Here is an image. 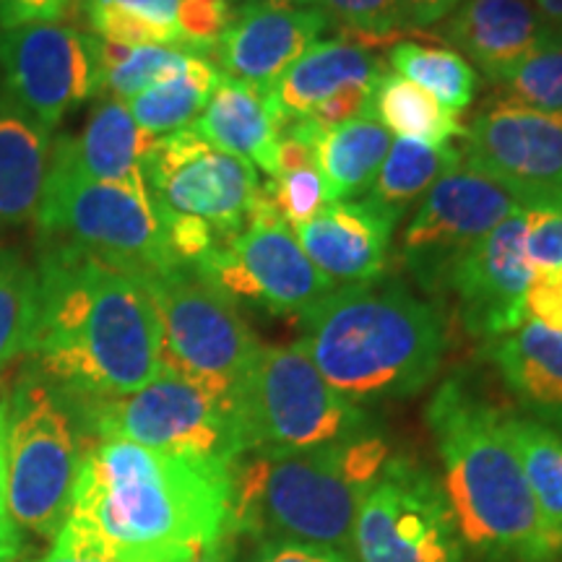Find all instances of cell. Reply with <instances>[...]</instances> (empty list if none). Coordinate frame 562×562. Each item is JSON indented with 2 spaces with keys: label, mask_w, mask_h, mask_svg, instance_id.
<instances>
[{
  "label": "cell",
  "mask_w": 562,
  "mask_h": 562,
  "mask_svg": "<svg viewBox=\"0 0 562 562\" xmlns=\"http://www.w3.org/2000/svg\"><path fill=\"white\" fill-rule=\"evenodd\" d=\"M229 472L232 463L94 440L81 451L53 547L123 562H188L232 533Z\"/></svg>",
  "instance_id": "6da1fadb"
},
{
  "label": "cell",
  "mask_w": 562,
  "mask_h": 562,
  "mask_svg": "<svg viewBox=\"0 0 562 562\" xmlns=\"http://www.w3.org/2000/svg\"><path fill=\"white\" fill-rule=\"evenodd\" d=\"M30 355L68 398H112L159 375V318L149 279L74 245L47 240Z\"/></svg>",
  "instance_id": "7a4b0ae2"
},
{
  "label": "cell",
  "mask_w": 562,
  "mask_h": 562,
  "mask_svg": "<svg viewBox=\"0 0 562 562\" xmlns=\"http://www.w3.org/2000/svg\"><path fill=\"white\" fill-rule=\"evenodd\" d=\"M427 425L461 542L487 562L558 560L562 537L533 501L505 432V414L461 381H446L427 404Z\"/></svg>",
  "instance_id": "3957f363"
},
{
  "label": "cell",
  "mask_w": 562,
  "mask_h": 562,
  "mask_svg": "<svg viewBox=\"0 0 562 562\" xmlns=\"http://www.w3.org/2000/svg\"><path fill=\"white\" fill-rule=\"evenodd\" d=\"M300 321L302 349L341 396L360 406L419 393L446 355L440 307L396 279L336 286Z\"/></svg>",
  "instance_id": "277c9868"
},
{
  "label": "cell",
  "mask_w": 562,
  "mask_h": 562,
  "mask_svg": "<svg viewBox=\"0 0 562 562\" xmlns=\"http://www.w3.org/2000/svg\"><path fill=\"white\" fill-rule=\"evenodd\" d=\"M391 456L378 432L311 451L243 453L229 472L232 537L331 547L351 558L357 513Z\"/></svg>",
  "instance_id": "5b68a950"
},
{
  "label": "cell",
  "mask_w": 562,
  "mask_h": 562,
  "mask_svg": "<svg viewBox=\"0 0 562 562\" xmlns=\"http://www.w3.org/2000/svg\"><path fill=\"white\" fill-rule=\"evenodd\" d=\"M144 180L167 243L188 269L248 227L261 191L250 161L216 149L193 128L154 140Z\"/></svg>",
  "instance_id": "8992f818"
},
{
  "label": "cell",
  "mask_w": 562,
  "mask_h": 562,
  "mask_svg": "<svg viewBox=\"0 0 562 562\" xmlns=\"http://www.w3.org/2000/svg\"><path fill=\"white\" fill-rule=\"evenodd\" d=\"M235 414L245 453L311 451L375 432L370 414L321 375L300 341L261 344Z\"/></svg>",
  "instance_id": "52a82bcc"
},
{
  "label": "cell",
  "mask_w": 562,
  "mask_h": 562,
  "mask_svg": "<svg viewBox=\"0 0 562 562\" xmlns=\"http://www.w3.org/2000/svg\"><path fill=\"white\" fill-rule=\"evenodd\" d=\"M70 417L94 440H128L154 451L235 463L245 453L235 409L170 370L112 398H68Z\"/></svg>",
  "instance_id": "ba28073f"
},
{
  "label": "cell",
  "mask_w": 562,
  "mask_h": 562,
  "mask_svg": "<svg viewBox=\"0 0 562 562\" xmlns=\"http://www.w3.org/2000/svg\"><path fill=\"white\" fill-rule=\"evenodd\" d=\"M76 422L42 375H30L5 402V487L19 529L55 539L68 518L81 461Z\"/></svg>",
  "instance_id": "9c48e42d"
},
{
  "label": "cell",
  "mask_w": 562,
  "mask_h": 562,
  "mask_svg": "<svg viewBox=\"0 0 562 562\" xmlns=\"http://www.w3.org/2000/svg\"><path fill=\"white\" fill-rule=\"evenodd\" d=\"M149 290L159 318L161 370L201 385L235 409L261 349L235 302L193 269L149 279Z\"/></svg>",
  "instance_id": "30bf717a"
},
{
  "label": "cell",
  "mask_w": 562,
  "mask_h": 562,
  "mask_svg": "<svg viewBox=\"0 0 562 562\" xmlns=\"http://www.w3.org/2000/svg\"><path fill=\"white\" fill-rule=\"evenodd\" d=\"M34 222L47 240L74 245L146 279L188 269L167 243L149 195L128 188L83 180L47 165L45 193Z\"/></svg>",
  "instance_id": "8fae6325"
},
{
  "label": "cell",
  "mask_w": 562,
  "mask_h": 562,
  "mask_svg": "<svg viewBox=\"0 0 562 562\" xmlns=\"http://www.w3.org/2000/svg\"><path fill=\"white\" fill-rule=\"evenodd\" d=\"M193 271L235 305L248 302L281 318H302L336 290L300 248L294 229L261 201V191L248 227L201 258Z\"/></svg>",
  "instance_id": "7c38bea8"
},
{
  "label": "cell",
  "mask_w": 562,
  "mask_h": 562,
  "mask_svg": "<svg viewBox=\"0 0 562 562\" xmlns=\"http://www.w3.org/2000/svg\"><path fill=\"white\" fill-rule=\"evenodd\" d=\"M355 562H461V537L442 487L425 467L391 456L351 531Z\"/></svg>",
  "instance_id": "4fadbf2b"
},
{
  "label": "cell",
  "mask_w": 562,
  "mask_h": 562,
  "mask_svg": "<svg viewBox=\"0 0 562 562\" xmlns=\"http://www.w3.org/2000/svg\"><path fill=\"white\" fill-rule=\"evenodd\" d=\"M461 161L524 211H562V117L497 102L469 125Z\"/></svg>",
  "instance_id": "5bb4252c"
},
{
  "label": "cell",
  "mask_w": 562,
  "mask_h": 562,
  "mask_svg": "<svg viewBox=\"0 0 562 562\" xmlns=\"http://www.w3.org/2000/svg\"><path fill=\"white\" fill-rule=\"evenodd\" d=\"M521 209L480 172L456 170L435 182L402 237V261L432 297L446 294L451 271L497 224Z\"/></svg>",
  "instance_id": "9a60e30c"
},
{
  "label": "cell",
  "mask_w": 562,
  "mask_h": 562,
  "mask_svg": "<svg viewBox=\"0 0 562 562\" xmlns=\"http://www.w3.org/2000/svg\"><path fill=\"white\" fill-rule=\"evenodd\" d=\"M0 68L11 100L47 133L94 97L89 37L58 21L0 32Z\"/></svg>",
  "instance_id": "2e32d148"
},
{
  "label": "cell",
  "mask_w": 562,
  "mask_h": 562,
  "mask_svg": "<svg viewBox=\"0 0 562 562\" xmlns=\"http://www.w3.org/2000/svg\"><path fill=\"white\" fill-rule=\"evenodd\" d=\"M529 211L518 209L474 245L451 271L446 294H456L463 326L484 341L513 331L526 318L533 266L526 258Z\"/></svg>",
  "instance_id": "e0dca14e"
},
{
  "label": "cell",
  "mask_w": 562,
  "mask_h": 562,
  "mask_svg": "<svg viewBox=\"0 0 562 562\" xmlns=\"http://www.w3.org/2000/svg\"><path fill=\"white\" fill-rule=\"evenodd\" d=\"M328 26L331 19L313 5L248 0L235 11L211 58H216V68L229 79L266 89L313 42H318Z\"/></svg>",
  "instance_id": "ac0fdd59"
},
{
  "label": "cell",
  "mask_w": 562,
  "mask_h": 562,
  "mask_svg": "<svg viewBox=\"0 0 562 562\" xmlns=\"http://www.w3.org/2000/svg\"><path fill=\"white\" fill-rule=\"evenodd\" d=\"M393 227L396 222L370 201H336L294 229V237L323 277L347 286L383 277Z\"/></svg>",
  "instance_id": "d6986e66"
},
{
  "label": "cell",
  "mask_w": 562,
  "mask_h": 562,
  "mask_svg": "<svg viewBox=\"0 0 562 562\" xmlns=\"http://www.w3.org/2000/svg\"><path fill=\"white\" fill-rule=\"evenodd\" d=\"M154 136L140 131L128 104L102 97L87 125L76 138L63 136L50 146V167L76 178L110 182L149 195L144 180V161L151 151Z\"/></svg>",
  "instance_id": "ffe728a7"
},
{
  "label": "cell",
  "mask_w": 562,
  "mask_h": 562,
  "mask_svg": "<svg viewBox=\"0 0 562 562\" xmlns=\"http://www.w3.org/2000/svg\"><path fill=\"white\" fill-rule=\"evenodd\" d=\"M385 74L375 47L339 34L318 40L281 70L279 79L266 87L279 123L307 117L311 112L349 87H375Z\"/></svg>",
  "instance_id": "44dd1931"
},
{
  "label": "cell",
  "mask_w": 562,
  "mask_h": 562,
  "mask_svg": "<svg viewBox=\"0 0 562 562\" xmlns=\"http://www.w3.org/2000/svg\"><path fill=\"white\" fill-rule=\"evenodd\" d=\"M440 37L469 55L495 83L552 34L539 19L533 0H463L451 16L442 19Z\"/></svg>",
  "instance_id": "7402d4cb"
},
{
  "label": "cell",
  "mask_w": 562,
  "mask_h": 562,
  "mask_svg": "<svg viewBox=\"0 0 562 562\" xmlns=\"http://www.w3.org/2000/svg\"><path fill=\"white\" fill-rule=\"evenodd\" d=\"M487 357L533 419L562 430V334L537 321L487 341Z\"/></svg>",
  "instance_id": "603a6c76"
},
{
  "label": "cell",
  "mask_w": 562,
  "mask_h": 562,
  "mask_svg": "<svg viewBox=\"0 0 562 562\" xmlns=\"http://www.w3.org/2000/svg\"><path fill=\"white\" fill-rule=\"evenodd\" d=\"M191 128L216 149L235 154L252 167L277 178L279 117L263 87L229 79L222 74L206 108Z\"/></svg>",
  "instance_id": "cb8c5ba5"
},
{
  "label": "cell",
  "mask_w": 562,
  "mask_h": 562,
  "mask_svg": "<svg viewBox=\"0 0 562 562\" xmlns=\"http://www.w3.org/2000/svg\"><path fill=\"white\" fill-rule=\"evenodd\" d=\"M50 136L11 97L0 100V224L37 220L50 165Z\"/></svg>",
  "instance_id": "d4e9b609"
},
{
  "label": "cell",
  "mask_w": 562,
  "mask_h": 562,
  "mask_svg": "<svg viewBox=\"0 0 562 562\" xmlns=\"http://www.w3.org/2000/svg\"><path fill=\"white\" fill-rule=\"evenodd\" d=\"M315 165L326 180L328 201H351L370 191L391 149V133L372 115L323 128L313 136Z\"/></svg>",
  "instance_id": "484cf974"
},
{
  "label": "cell",
  "mask_w": 562,
  "mask_h": 562,
  "mask_svg": "<svg viewBox=\"0 0 562 562\" xmlns=\"http://www.w3.org/2000/svg\"><path fill=\"white\" fill-rule=\"evenodd\" d=\"M461 149L453 144L430 146L422 140L396 138L385 154L370 191L362 195L391 222H398L414 201L425 199L435 182L461 170Z\"/></svg>",
  "instance_id": "4316f807"
},
{
  "label": "cell",
  "mask_w": 562,
  "mask_h": 562,
  "mask_svg": "<svg viewBox=\"0 0 562 562\" xmlns=\"http://www.w3.org/2000/svg\"><path fill=\"white\" fill-rule=\"evenodd\" d=\"M222 81V70L206 55L193 53L188 66L172 79L157 87L140 91L128 104L133 121L140 131L154 138L170 136L175 131L191 128V123L206 108L216 83Z\"/></svg>",
  "instance_id": "83f0119b"
},
{
  "label": "cell",
  "mask_w": 562,
  "mask_h": 562,
  "mask_svg": "<svg viewBox=\"0 0 562 562\" xmlns=\"http://www.w3.org/2000/svg\"><path fill=\"white\" fill-rule=\"evenodd\" d=\"M91 66H94V97L131 102L140 91L178 76L191 60L182 47H123L89 34Z\"/></svg>",
  "instance_id": "f1b7e54d"
},
{
  "label": "cell",
  "mask_w": 562,
  "mask_h": 562,
  "mask_svg": "<svg viewBox=\"0 0 562 562\" xmlns=\"http://www.w3.org/2000/svg\"><path fill=\"white\" fill-rule=\"evenodd\" d=\"M370 115L398 138L422 140L430 146H446L467 133L456 121L459 115L448 112L432 94L393 70H385L372 89Z\"/></svg>",
  "instance_id": "f546056e"
},
{
  "label": "cell",
  "mask_w": 562,
  "mask_h": 562,
  "mask_svg": "<svg viewBox=\"0 0 562 562\" xmlns=\"http://www.w3.org/2000/svg\"><path fill=\"white\" fill-rule=\"evenodd\" d=\"M513 451L550 529L562 537V432L533 417L505 414Z\"/></svg>",
  "instance_id": "4dcf8cb0"
},
{
  "label": "cell",
  "mask_w": 562,
  "mask_h": 562,
  "mask_svg": "<svg viewBox=\"0 0 562 562\" xmlns=\"http://www.w3.org/2000/svg\"><path fill=\"white\" fill-rule=\"evenodd\" d=\"M389 66L432 94L442 108L459 115L474 102L480 76L472 63L448 47H430L419 42H396L389 47Z\"/></svg>",
  "instance_id": "1f68e13d"
},
{
  "label": "cell",
  "mask_w": 562,
  "mask_h": 562,
  "mask_svg": "<svg viewBox=\"0 0 562 562\" xmlns=\"http://www.w3.org/2000/svg\"><path fill=\"white\" fill-rule=\"evenodd\" d=\"M40 318V279L16 252L0 248V368L30 355Z\"/></svg>",
  "instance_id": "d6a6232c"
},
{
  "label": "cell",
  "mask_w": 562,
  "mask_h": 562,
  "mask_svg": "<svg viewBox=\"0 0 562 562\" xmlns=\"http://www.w3.org/2000/svg\"><path fill=\"white\" fill-rule=\"evenodd\" d=\"M495 87L503 91L501 102L562 117V42L547 37L505 70Z\"/></svg>",
  "instance_id": "836d02e7"
},
{
  "label": "cell",
  "mask_w": 562,
  "mask_h": 562,
  "mask_svg": "<svg viewBox=\"0 0 562 562\" xmlns=\"http://www.w3.org/2000/svg\"><path fill=\"white\" fill-rule=\"evenodd\" d=\"M315 9H321L331 19V24L341 26V34L364 42V45L381 50L383 45H396L398 37H409L404 26L398 0H315Z\"/></svg>",
  "instance_id": "e575fe53"
},
{
  "label": "cell",
  "mask_w": 562,
  "mask_h": 562,
  "mask_svg": "<svg viewBox=\"0 0 562 562\" xmlns=\"http://www.w3.org/2000/svg\"><path fill=\"white\" fill-rule=\"evenodd\" d=\"M261 201L292 229L315 220L331 203L318 167H302L261 182Z\"/></svg>",
  "instance_id": "d590c367"
},
{
  "label": "cell",
  "mask_w": 562,
  "mask_h": 562,
  "mask_svg": "<svg viewBox=\"0 0 562 562\" xmlns=\"http://www.w3.org/2000/svg\"><path fill=\"white\" fill-rule=\"evenodd\" d=\"M232 16H235L232 0H180L178 32L182 47L211 58Z\"/></svg>",
  "instance_id": "8d00e7d4"
},
{
  "label": "cell",
  "mask_w": 562,
  "mask_h": 562,
  "mask_svg": "<svg viewBox=\"0 0 562 562\" xmlns=\"http://www.w3.org/2000/svg\"><path fill=\"white\" fill-rule=\"evenodd\" d=\"M526 258L533 271L562 266V211H529Z\"/></svg>",
  "instance_id": "74e56055"
},
{
  "label": "cell",
  "mask_w": 562,
  "mask_h": 562,
  "mask_svg": "<svg viewBox=\"0 0 562 562\" xmlns=\"http://www.w3.org/2000/svg\"><path fill=\"white\" fill-rule=\"evenodd\" d=\"M526 318L562 334V266L533 271L526 290Z\"/></svg>",
  "instance_id": "f35d334b"
},
{
  "label": "cell",
  "mask_w": 562,
  "mask_h": 562,
  "mask_svg": "<svg viewBox=\"0 0 562 562\" xmlns=\"http://www.w3.org/2000/svg\"><path fill=\"white\" fill-rule=\"evenodd\" d=\"M372 89L375 87H349L339 91V94L318 104L311 115L315 123L323 125V128H334V125L349 123L360 115H370V100H372Z\"/></svg>",
  "instance_id": "ab89813d"
},
{
  "label": "cell",
  "mask_w": 562,
  "mask_h": 562,
  "mask_svg": "<svg viewBox=\"0 0 562 562\" xmlns=\"http://www.w3.org/2000/svg\"><path fill=\"white\" fill-rule=\"evenodd\" d=\"M24 552L21 531L9 508L5 487V402H0V562H16Z\"/></svg>",
  "instance_id": "60d3db41"
},
{
  "label": "cell",
  "mask_w": 562,
  "mask_h": 562,
  "mask_svg": "<svg viewBox=\"0 0 562 562\" xmlns=\"http://www.w3.org/2000/svg\"><path fill=\"white\" fill-rule=\"evenodd\" d=\"M248 562H355L349 554L331 547H315L300 542H261Z\"/></svg>",
  "instance_id": "b9f144b4"
},
{
  "label": "cell",
  "mask_w": 562,
  "mask_h": 562,
  "mask_svg": "<svg viewBox=\"0 0 562 562\" xmlns=\"http://www.w3.org/2000/svg\"><path fill=\"white\" fill-rule=\"evenodd\" d=\"M68 0H0V26L16 30V26L53 24L66 11Z\"/></svg>",
  "instance_id": "7bdbcfd3"
},
{
  "label": "cell",
  "mask_w": 562,
  "mask_h": 562,
  "mask_svg": "<svg viewBox=\"0 0 562 562\" xmlns=\"http://www.w3.org/2000/svg\"><path fill=\"white\" fill-rule=\"evenodd\" d=\"M463 0H398V11H402L404 26L412 34L425 26L440 24L459 9Z\"/></svg>",
  "instance_id": "ee69618b"
},
{
  "label": "cell",
  "mask_w": 562,
  "mask_h": 562,
  "mask_svg": "<svg viewBox=\"0 0 562 562\" xmlns=\"http://www.w3.org/2000/svg\"><path fill=\"white\" fill-rule=\"evenodd\" d=\"M104 3L117 5V9L133 13V16L149 21V24H157V26H165V30L178 32L180 0H104Z\"/></svg>",
  "instance_id": "f6af8a7d"
},
{
  "label": "cell",
  "mask_w": 562,
  "mask_h": 562,
  "mask_svg": "<svg viewBox=\"0 0 562 562\" xmlns=\"http://www.w3.org/2000/svg\"><path fill=\"white\" fill-rule=\"evenodd\" d=\"M232 544H235V537L227 533V537L216 539L209 547H203L199 554H193L188 562H232Z\"/></svg>",
  "instance_id": "bcb514c9"
},
{
  "label": "cell",
  "mask_w": 562,
  "mask_h": 562,
  "mask_svg": "<svg viewBox=\"0 0 562 562\" xmlns=\"http://www.w3.org/2000/svg\"><path fill=\"white\" fill-rule=\"evenodd\" d=\"M37 562H123L115 558H108V554H91V552H66V550H53L45 554V558Z\"/></svg>",
  "instance_id": "7dc6e473"
},
{
  "label": "cell",
  "mask_w": 562,
  "mask_h": 562,
  "mask_svg": "<svg viewBox=\"0 0 562 562\" xmlns=\"http://www.w3.org/2000/svg\"><path fill=\"white\" fill-rule=\"evenodd\" d=\"M542 24L554 34L562 26V0H533Z\"/></svg>",
  "instance_id": "c3c4849f"
},
{
  "label": "cell",
  "mask_w": 562,
  "mask_h": 562,
  "mask_svg": "<svg viewBox=\"0 0 562 562\" xmlns=\"http://www.w3.org/2000/svg\"><path fill=\"white\" fill-rule=\"evenodd\" d=\"M263 3H277V5H313V9H315V0H263Z\"/></svg>",
  "instance_id": "681fc988"
},
{
  "label": "cell",
  "mask_w": 562,
  "mask_h": 562,
  "mask_svg": "<svg viewBox=\"0 0 562 562\" xmlns=\"http://www.w3.org/2000/svg\"><path fill=\"white\" fill-rule=\"evenodd\" d=\"M552 37H554V40H560V42H562V26H560V30H558V32H554V34H552Z\"/></svg>",
  "instance_id": "f907efd6"
},
{
  "label": "cell",
  "mask_w": 562,
  "mask_h": 562,
  "mask_svg": "<svg viewBox=\"0 0 562 562\" xmlns=\"http://www.w3.org/2000/svg\"><path fill=\"white\" fill-rule=\"evenodd\" d=\"M560 432H562V430H560Z\"/></svg>",
  "instance_id": "816d5d0a"
}]
</instances>
